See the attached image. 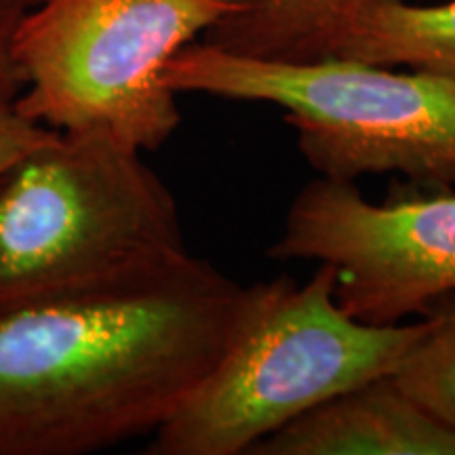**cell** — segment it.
<instances>
[{
    "mask_svg": "<svg viewBox=\"0 0 455 455\" xmlns=\"http://www.w3.org/2000/svg\"><path fill=\"white\" fill-rule=\"evenodd\" d=\"M180 258L0 308V455H84L155 432L218 365L258 304Z\"/></svg>",
    "mask_w": 455,
    "mask_h": 455,
    "instance_id": "cell-1",
    "label": "cell"
},
{
    "mask_svg": "<svg viewBox=\"0 0 455 455\" xmlns=\"http://www.w3.org/2000/svg\"><path fill=\"white\" fill-rule=\"evenodd\" d=\"M230 11L226 0H36L15 36V108L49 129L156 150L181 121L164 68Z\"/></svg>",
    "mask_w": 455,
    "mask_h": 455,
    "instance_id": "cell-5",
    "label": "cell"
},
{
    "mask_svg": "<svg viewBox=\"0 0 455 455\" xmlns=\"http://www.w3.org/2000/svg\"><path fill=\"white\" fill-rule=\"evenodd\" d=\"M53 129L44 127L24 116L15 106L0 108V173L15 158L47 138Z\"/></svg>",
    "mask_w": 455,
    "mask_h": 455,
    "instance_id": "cell-12",
    "label": "cell"
},
{
    "mask_svg": "<svg viewBox=\"0 0 455 455\" xmlns=\"http://www.w3.org/2000/svg\"><path fill=\"white\" fill-rule=\"evenodd\" d=\"M369 203L352 181L318 178L299 190L270 247L275 259L335 270V299L358 321L395 325L455 291V192Z\"/></svg>",
    "mask_w": 455,
    "mask_h": 455,
    "instance_id": "cell-6",
    "label": "cell"
},
{
    "mask_svg": "<svg viewBox=\"0 0 455 455\" xmlns=\"http://www.w3.org/2000/svg\"><path fill=\"white\" fill-rule=\"evenodd\" d=\"M163 83L175 95L283 108L325 180L401 173L426 190L455 188V78L348 57L259 60L195 41L169 61Z\"/></svg>",
    "mask_w": 455,
    "mask_h": 455,
    "instance_id": "cell-3",
    "label": "cell"
},
{
    "mask_svg": "<svg viewBox=\"0 0 455 455\" xmlns=\"http://www.w3.org/2000/svg\"><path fill=\"white\" fill-rule=\"evenodd\" d=\"M424 321L369 325L335 299L333 266L306 284L261 283L258 304L226 355L155 430L150 455H247L329 398L395 375Z\"/></svg>",
    "mask_w": 455,
    "mask_h": 455,
    "instance_id": "cell-4",
    "label": "cell"
},
{
    "mask_svg": "<svg viewBox=\"0 0 455 455\" xmlns=\"http://www.w3.org/2000/svg\"><path fill=\"white\" fill-rule=\"evenodd\" d=\"M419 316L424 331L395 379L419 405L455 428V291L432 299Z\"/></svg>",
    "mask_w": 455,
    "mask_h": 455,
    "instance_id": "cell-10",
    "label": "cell"
},
{
    "mask_svg": "<svg viewBox=\"0 0 455 455\" xmlns=\"http://www.w3.org/2000/svg\"><path fill=\"white\" fill-rule=\"evenodd\" d=\"M247 455H455V428L386 375L310 409Z\"/></svg>",
    "mask_w": 455,
    "mask_h": 455,
    "instance_id": "cell-7",
    "label": "cell"
},
{
    "mask_svg": "<svg viewBox=\"0 0 455 455\" xmlns=\"http://www.w3.org/2000/svg\"><path fill=\"white\" fill-rule=\"evenodd\" d=\"M173 195L141 150L57 131L0 173V308L83 291L186 255Z\"/></svg>",
    "mask_w": 455,
    "mask_h": 455,
    "instance_id": "cell-2",
    "label": "cell"
},
{
    "mask_svg": "<svg viewBox=\"0 0 455 455\" xmlns=\"http://www.w3.org/2000/svg\"><path fill=\"white\" fill-rule=\"evenodd\" d=\"M34 3H36V0H34Z\"/></svg>",
    "mask_w": 455,
    "mask_h": 455,
    "instance_id": "cell-13",
    "label": "cell"
},
{
    "mask_svg": "<svg viewBox=\"0 0 455 455\" xmlns=\"http://www.w3.org/2000/svg\"><path fill=\"white\" fill-rule=\"evenodd\" d=\"M321 57H348L455 78V0L369 4L329 36Z\"/></svg>",
    "mask_w": 455,
    "mask_h": 455,
    "instance_id": "cell-8",
    "label": "cell"
},
{
    "mask_svg": "<svg viewBox=\"0 0 455 455\" xmlns=\"http://www.w3.org/2000/svg\"><path fill=\"white\" fill-rule=\"evenodd\" d=\"M34 0H0V108L15 106L24 91V74L15 57V36L21 17Z\"/></svg>",
    "mask_w": 455,
    "mask_h": 455,
    "instance_id": "cell-11",
    "label": "cell"
},
{
    "mask_svg": "<svg viewBox=\"0 0 455 455\" xmlns=\"http://www.w3.org/2000/svg\"><path fill=\"white\" fill-rule=\"evenodd\" d=\"M230 13L201 41L259 60H318L329 36L379 0H226Z\"/></svg>",
    "mask_w": 455,
    "mask_h": 455,
    "instance_id": "cell-9",
    "label": "cell"
}]
</instances>
